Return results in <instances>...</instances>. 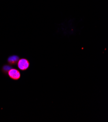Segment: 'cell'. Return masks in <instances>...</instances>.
Returning a JSON list of instances; mask_svg holds the SVG:
<instances>
[{"label": "cell", "instance_id": "obj_1", "mask_svg": "<svg viewBox=\"0 0 108 122\" xmlns=\"http://www.w3.org/2000/svg\"><path fill=\"white\" fill-rule=\"evenodd\" d=\"M30 65V63L29 61L25 58H19L17 63L18 68L22 71H25L28 70Z\"/></svg>", "mask_w": 108, "mask_h": 122}, {"label": "cell", "instance_id": "obj_2", "mask_svg": "<svg viewBox=\"0 0 108 122\" xmlns=\"http://www.w3.org/2000/svg\"><path fill=\"white\" fill-rule=\"evenodd\" d=\"M7 76L13 80H18L20 78L21 74L18 70L13 68L8 71Z\"/></svg>", "mask_w": 108, "mask_h": 122}, {"label": "cell", "instance_id": "obj_3", "mask_svg": "<svg viewBox=\"0 0 108 122\" xmlns=\"http://www.w3.org/2000/svg\"><path fill=\"white\" fill-rule=\"evenodd\" d=\"M19 59V57L17 55H12L9 56L7 58V61L9 65L15 66L17 65V63L18 62V61Z\"/></svg>", "mask_w": 108, "mask_h": 122}, {"label": "cell", "instance_id": "obj_4", "mask_svg": "<svg viewBox=\"0 0 108 122\" xmlns=\"http://www.w3.org/2000/svg\"><path fill=\"white\" fill-rule=\"evenodd\" d=\"M13 67L12 66H11L10 65H7V64H5L3 66L2 68V72H3V74L6 76H7L8 72L9 71L10 69L12 68H13Z\"/></svg>", "mask_w": 108, "mask_h": 122}]
</instances>
